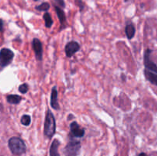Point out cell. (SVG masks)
<instances>
[{
    "label": "cell",
    "mask_w": 157,
    "mask_h": 156,
    "mask_svg": "<svg viewBox=\"0 0 157 156\" xmlns=\"http://www.w3.org/2000/svg\"><path fill=\"white\" fill-rule=\"evenodd\" d=\"M139 156H147V154L145 153H141V154H140Z\"/></svg>",
    "instance_id": "23"
},
{
    "label": "cell",
    "mask_w": 157,
    "mask_h": 156,
    "mask_svg": "<svg viewBox=\"0 0 157 156\" xmlns=\"http://www.w3.org/2000/svg\"><path fill=\"white\" fill-rule=\"evenodd\" d=\"M55 11H56L57 15H58V18L59 19L60 24H61V30L64 29L66 27V16L65 13L63 11V9H61L59 6H55Z\"/></svg>",
    "instance_id": "10"
},
{
    "label": "cell",
    "mask_w": 157,
    "mask_h": 156,
    "mask_svg": "<svg viewBox=\"0 0 157 156\" xmlns=\"http://www.w3.org/2000/svg\"><path fill=\"white\" fill-rule=\"evenodd\" d=\"M56 132V122L54 114L50 110H48L44 124V134L48 139L54 136Z\"/></svg>",
    "instance_id": "1"
},
{
    "label": "cell",
    "mask_w": 157,
    "mask_h": 156,
    "mask_svg": "<svg viewBox=\"0 0 157 156\" xmlns=\"http://www.w3.org/2000/svg\"><path fill=\"white\" fill-rule=\"evenodd\" d=\"M2 29H3V21H2V20L0 18V32H2Z\"/></svg>",
    "instance_id": "21"
},
{
    "label": "cell",
    "mask_w": 157,
    "mask_h": 156,
    "mask_svg": "<svg viewBox=\"0 0 157 156\" xmlns=\"http://www.w3.org/2000/svg\"><path fill=\"white\" fill-rule=\"evenodd\" d=\"M51 106L55 110H58L60 109L59 103L58 102V91H57V87L55 86L52 90L51 93V99H50Z\"/></svg>",
    "instance_id": "9"
},
{
    "label": "cell",
    "mask_w": 157,
    "mask_h": 156,
    "mask_svg": "<svg viewBox=\"0 0 157 156\" xmlns=\"http://www.w3.org/2000/svg\"><path fill=\"white\" fill-rule=\"evenodd\" d=\"M121 78H122L123 80H124V81L126 80V76H125V75H124V74L121 75Z\"/></svg>",
    "instance_id": "22"
},
{
    "label": "cell",
    "mask_w": 157,
    "mask_h": 156,
    "mask_svg": "<svg viewBox=\"0 0 157 156\" xmlns=\"http://www.w3.org/2000/svg\"><path fill=\"white\" fill-rule=\"evenodd\" d=\"M7 102L10 104H18L21 100L22 99V98L20 96L16 94H12V95H9L7 96Z\"/></svg>",
    "instance_id": "14"
},
{
    "label": "cell",
    "mask_w": 157,
    "mask_h": 156,
    "mask_svg": "<svg viewBox=\"0 0 157 156\" xmlns=\"http://www.w3.org/2000/svg\"><path fill=\"white\" fill-rule=\"evenodd\" d=\"M21 122L25 126H29L31 123V116L29 115H23L21 118Z\"/></svg>",
    "instance_id": "17"
},
{
    "label": "cell",
    "mask_w": 157,
    "mask_h": 156,
    "mask_svg": "<svg viewBox=\"0 0 157 156\" xmlns=\"http://www.w3.org/2000/svg\"><path fill=\"white\" fill-rule=\"evenodd\" d=\"M124 1H125V2H128L129 0H124Z\"/></svg>",
    "instance_id": "24"
},
{
    "label": "cell",
    "mask_w": 157,
    "mask_h": 156,
    "mask_svg": "<svg viewBox=\"0 0 157 156\" xmlns=\"http://www.w3.org/2000/svg\"><path fill=\"white\" fill-rule=\"evenodd\" d=\"M50 9V4L48 2H43L39 6H35V9L41 12H47Z\"/></svg>",
    "instance_id": "16"
},
{
    "label": "cell",
    "mask_w": 157,
    "mask_h": 156,
    "mask_svg": "<svg viewBox=\"0 0 157 156\" xmlns=\"http://www.w3.org/2000/svg\"><path fill=\"white\" fill-rule=\"evenodd\" d=\"M152 50L150 49H147L145 50L144 53V65H145V69L153 72V73H157V65L154 62L151 61L150 59V54Z\"/></svg>",
    "instance_id": "6"
},
{
    "label": "cell",
    "mask_w": 157,
    "mask_h": 156,
    "mask_svg": "<svg viewBox=\"0 0 157 156\" xmlns=\"http://www.w3.org/2000/svg\"><path fill=\"white\" fill-rule=\"evenodd\" d=\"M9 147L12 154L20 155L25 152L26 145L24 141L18 137H12L9 140Z\"/></svg>",
    "instance_id": "2"
},
{
    "label": "cell",
    "mask_w": 157,
    "mask_h": 156,
    "mask_svg": "<svg viewBox=\"0 0 157 156\" xmlns=\"http://www.w3.org/2000/svg\"><path fill=\"white\" fill-rule=\"evenodd\" d=\"M18 90H19L20 93L25 94V93H26L29 91V85H28L27 84H21V85L18 87Z\"/></svg>",
    "instance_id": "18"
},
{
    "label": "cell",
    "mask_w": 157,
    "mask_h": 156,
    "mask_svg": "<svg viewBox=\"0 0 157 156\" xmlns=\"http://www.w3.org/2000/svg\"><path fill=\"white\" fill-rule=\"evenodd\" d=\"M85 134V130L80 126L79 124L75 121H73L70 124V134L69 137L82 138Z\"/></svg>",
    "instance_id": "5"
},
{
    "label": "cell",
    "mask_w": 157,
    "mask_h": 156,
    "mask_svg": "<svg viewBox=\"0 0 157 156\" xmlns=\"http://www.w3.org/2000/svg\"><path fill=\"white\" fill-rule=\"evenodd\" d=\"M32 47H33L34 52H35V58L38 61H42L43 58V48L42 44L38 38H34L32 41Z\"/></svg>",
    "instance_id": "8"
},
{
    "label": "cell",
    "mask_w": 157,
    "mask_h": 156,
    "mask_svg": "<svg viewBox=\"0 0 157 156\" xmlns=\"http://www.w3.org/2000/svg\"><path fill=\"white\" fill-rule=\"evenodd\" d=\"M57 4L59 6V7L61 8H64L65 7V2H64V0H54Z\"/></svg>",
    "instance_id": "20"
},
{
    "label": "cell",
    "mask_w": 157,
    "mask_h": 156,
    "mask_svg": "<svg viewBox=\"0 0 157 156\" xmlns=\"http://www.w3.org/2000/svg\"><path fill=\"white\" fill-rule=\"evenodd\" d=\"M75 4L79 7L80 12H82L84 9V6H85L84 3L83 2V0H75Z\"/></svg>",
    "instance_id": "19"
},
{
    "label": "cell",
    "mask_w": 157,
    "mask_h": 156,
    "mask_svg": "<svg viewBox=\"0 0 157 156\" xmlns=\"http://www.w3.org/2000/svg\"><path fill=\"white\" fill-rule=\"evenodd\" d=\"M59 145H60L59 140L56 139H54L52 145H51L50 151H49L50 156H60L59 153H58V147H59Z\"/></svg>",
    "instance_id": "11"
},
{
    "label": "cell",
    "mask_w": 157,
    "mask_h": 156,
    "mask_svg": "<svg viewBox=\"0 0 157 156\" xmlns=\"http://www.w3.org/2000/svg\"><path fill=\"white\" fill-rule=\"evenodd\" d=\"M34 1H38V0H34Z\"/></svg>",
    "instance_id": "25"
},
{
    "label": "cell",
    "mask_w": 157,
    "mask_h": 156,
    "mask_svg": "<svg viewBox=\"0 0 157 156\" xmlns=\"http://www.w3.org/2000/svg\"><path fill=\"white\" fill-rule=\"evenodd\" d=\"M43 18H44V23H45V27L48 28H50L53 24V20H52L50 14L48 12H45L43 15Z\"/></svg>",
    "instance_id": "15"
},
{
    "label": "cell",
    "mask_w": 157,
    "mask_h": 156,
    "mask_svg": "<svg viewBox=\"0 0 157 156\" xmlns=\"http://www.w3.org/2000/svg\"><path fill=\"white\" fill-rule=\"evenodd\" d=\"M135 32H136V29H135L133 24H129L126 26L125 33L128 39H132L134 37Z\"/></svg>",
    "instance_id": "13"
},
{
    "label": "cell",
    "mask_w": 157,
    "mask_h": 156,
    "mask_svg": "<svg viewBox=\"0 0 157 156\" xmlns=\"http://www.w3.org/2000/svg\"><path fill=\"white\" fill-rule=\"evenodd\" d=\"M14 53L9 48H2L0 50V66L6 67L11 64L13 60Z\"/></svg>",
    "instance_id": "4"
},
{
    "label": "cell",
    "mask_w": 157,
    "mask_h": 156,
    "mask_svg": "<svg viewBox=\"0 0 157 156\" xmlns=\"http://www.w3.org/2000/svg\"><path fill=\"white\" fill-rule=\"evenodd\" d=\"M81 148V142L70 137L68 142L64 148V156H77Z\"/></svg>",
    "instance_id": "3"
},
{
    "label": "cell",
    "mask_w": 157,
    "mask_h": 156,
    "mask_svg": "<svg viewBox=\"0 0 157 156\" xmlns=\"http://www.w3.org/2000/svg\"><path fill=\"white\" fill-rule=\"evenodd\" d=\"M144 76L147 80L157 86V73H153V72L145 69L144 70Z\"/></svg>",
    "instance_id": "12"
},
{
    "label": "cell",
    "mask_w": 157,
    "mask_h": 156,
    "mask_svg": "<svg viewBox=\"0 0 157 156\" xmlns=\"http://www.w3.org/2000/svg\"><path fill=\"white\" fill-rule=\"evenodd\" d=\"M81 48V46L78 44L77 41H71L67 43L64 47V51H65V54L67 58H71L75 53L78 51Z\"/></svg>",
    "instance_id": "7"
}]
</instances>
